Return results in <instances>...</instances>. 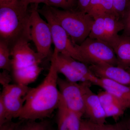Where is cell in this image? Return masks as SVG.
Masks as SVG:
<instances>
[{
    "label": "cell",
    "instance_id": "cell-1",
    "mask_svg": "<svg viewBox=\"0 0 130 130\" xmlns=\"http://www.w3.org/2000/svg\"><path fill=\"white\" fill-rule=\"evenodd\" d=\"M56 51L54 50L49 71L44 80L36 88H31L27 95L19 119L37 120L47 119L58 109L61 98L58 88V73L56 65Z\"/></svg>",
    "mask_w": 130,
    "mask_h": 130
},
{
    "label": "cell",
    "instance_id": "cell-2",
    "mask_svg": "<svg viewBox=\"0 0 130 130\" xmlns=\"http://www.w3.org/2000/svg\"><path fill=\"white\" fill-rule=\"evenodd\" d=\"M28 6L21 0L0 5V40L6 42L10 49L20 40L31 41Z\"/></svg>",
    "mask_w": 130,
    "mask_h": 130
},
{
    "label": "cell",
    "instance_id": "cell-3",
    "mask_svg": "<svg viewBox=\"0 0 130 130\" xmlns=\"http://www.w3.org/2000/svg\"><path fill=\"white\" fill-rule=\"evenodd\" d=\"M50 7L55 18L73 43L80 45L89 37L94 19L77 9L63 10Z\"/></svg>",
    "mask_w": 130,
    "mask_h": 130
},
{
    "label": "cell",
    "instance_id": "cell-4",
    "mask_svg": "<svg viewBox=\"0 0 130 130\" xmlns=\"http://www.w3.org/2000/svg\"><path fill=\"white\" fill-rule=\"evenodd\" d=\"M86 64H109L118 66L113 48L102 40L87 38L80 45L75 44Z\"/></svg>",
    "mask_w": 130,
    "mask_h": 130
},
{
    "label": "cell",
    "instance_id": "cell-5",
    "mask_svg": "<svg viewBox=\"0 0 130 130\" xmlns=\"http://www.w3.org/2000/svg\"><path fill=\"white\" fill-rule=\"evenodd\" d=\"M38 11L46 20L51 29L54 49L59 53L72 57L85 63L78 50L68 35L59 24L51 12L50 7L44 5Z\"/></svg>",
    "mask_w": 130,
    "mask_h": 130
},
{
    "label": "cell",
    "instance_id": "cell-6",
    "mask_svg": "<svg viewBox=\"0 0 130 130\" xmlns=\"http://www.w3.org/2000/svg\"><path fill=\"white\" fill-rule=\"evenodd\" d=\"M30 8V36L37 52L44 59L49 56L53 42L51 29L47 22L41 18L38 5L31 4Z\"/></svg>",
    "mask_w": 130,
    "mask_h": 130
},
{
    "label": "cell",
    "instance_id": "cell-7",
    "mask_svg": "<svg viewBox=\"0 0 130 130\" xmlns=\"http://www.w3.org/2000/svg\"><path fill=\"white\" fill-rule=\"evenodd\" d=\"M31 88L28 86L16 83L10 84L3 87L0 98L6 109L7 121L19 118Z\"/></svg>",
    "mask_w": 130,
    "mask_h": 130
},
{
    "label": "cell",
    "instance_id": "cell-8",
    "mask_svg": "<svg viewBox=\"0 0 130 130\" xmlns=\"http://www.w3.org/2000/svg\"><path fill=\"white\" fill-rule=\"evenodd\" d=\"M57 83L61 97L68 107L83 116L85 102L81 83H74L59 77Z\"/></svg>",
    "mask_w": 130,
    "mask_h": 130
},
{
    "label": "cell",
    "instance_id": "cell-9",
    "mask_svg": "<svg viewBox=\"0 0 130 130\" xmlns=\"http://www.w3.org/2000/svg\"><path fill=\"white\" fill-rule=\"evenodd\" d=\"M29 41L20 40L11 48L12 70H18L40 65L44 58L31 48Z\"/></svg>",
    "mask_w": 130,
    "mask_h": 130
},
{
    "label": "cell",
    "instance_id": "cell-10",
    "mask_svg": "<svg viewBox=\"0 0 130 130\" xmlns=\"http://www.w3.org/2000/svg\"><path fill=\"white\" fill-rule=\"evenodd\" d=\"M85 102L84 115L96 125L105 124L107 117L97 94L91 89L92 84L89 81L81 82Z\"/></svg>",
    "mask_w": 130,
    "mask_h": 130
},
{
    "label": "cell",
    "instance_id": "cell-11",
    "mask_svg": "<svg viewBox=\"0 0 130 130\" xmlns=\"http://www.w3.org/2000/svg\"><path fill=\"white\" fill-rule=\"evenodd\" d=\"M90 70L99 78H106L130 86V73L117 66L109 64L90 65Z\"/></svg>",
    "mask_w": 130,
    "mask_h": 130
},
{
    "label": "cell",
    "instance_id": "cell-12",
    "mask_svg": "<svg viewBox=\"0 0 130 130\" xmlns=\"http://www.w3.org/2000/svg\"><path fill=\"white\" fill-rule=\"evenodd\" d=\"M57 110L58 130H80L83 116L68 108L61 97Z\"/></svg>",
    "mask_w": 130,
    "mask_h": 130
},
{
    "label": "cell",
    "instance_id": "cell-13",
    "mask_svg": "<svg viewBox=\"0 0 130 130\" xmlns=\"http://www.w3.org/2000/svg\"><path fill=\"white\" fill-rule=\"evenodd\" d=\"M93 85H97L113 95L130 108V86L118 83L110 79L97 77Z\"/></svg>",
    "mask_w": 130,
    "mask_h": 130
},
{
    "label": "cell",
    "instance_id": "cell-14",
    "mask_svg": "<svg viewBox=\"0 0 130 130\" xmlns=\"http://www.w3.org/2000/svg\"><path fill=\"white\" fill-rule=\"evenodd\" d=\"M97 95L107 118L111 117L118 120L128 109L120 100L106 91H100Z\"/></svg>",
    "mask_w": 130,
    "mask_h": 130
},
{
    "label": "cell",
    "instance_id": "cell-15",
    "mask_svg": "<svg viewBox=\"0 0 130 130\" xmlns=\"http://www.w3.org/2000/svg\"><path fill=\"white\" fill-rule=\"evenodd\" d=\"M117 60V66L127 70L130 67V36L118 35L110 43Z\"/></svg>",
    "mask_w": 130,
    "mask_h": 130
},
{
    "label": "cell",
    "instance_id": "cell-16",
    "mask_svg": "<svg viewBox=\"0 0 130 130\" xmlns=\"http://www.w3.org/2000/svg\"><path fill=\"white\" fill-rule=\"evenodd\" d=\"M55 50L56 51V67L58 73L63 74L66 79L71 82L81 83L87 81L83 75L78 72L70 64L66 55L59 53Z\"/></svg>",
    "mask_w": 130,
    "mask_h": 130
},
{
    "label": "cell",
    "instance_id": "cell-17",
    "mask_svg": "<svg viewBox=\"0 0 130 130\" xmlns=\"http://www.w3.org/2000/svg\"><path fill=\"white\" fill-rule=\"evenodd\" d=\"M43 68L40 65H36L25 68L12 71L13 80L15 83L28 86L35 82Z\"/></svg>",
    "mask_w": 130,
    "mask_h": 130
},
{
    "label": "cell",
    "instance_id": "cell-18",
    "mask_svg": "<svg viewBox=\"0 0 130 130\" xmlns=\"http://www.w3.org/2000/svg\"><path fill=\"white\" fill-rule=\"evenodd\" d=\"M105 19V35L104 41L109 44L118 36L120 31L124 30L122 20L114 14L104 15Z\"/></svg>",
    "mask_w": 130,
    "mask_h": 130
},
{
    "label": "cell",
    "instance_id": "cell-19",
    "mask_svg": "<svg viewBox=\"0 0 130 130\" xmlns=\"http://www.w3.org/2000/svg\"><path fill=\"white\" fill-rule=\"evenodd\" d=\"M53 128L50 122L46 119L40 121L22 120L18 130H51Z\"/></svg>",
    "mask_w": 130,
    "mask_h": 130
},
{
    "label": "cell",
    "instance_id": "cell-20",
    "mask_svg": "<svg viewBox=\"0 0 130 130\" xmlns=\"http://www.w3.org/2000/svg\"><path fill=\"white\" fill-rule=\"evenodd\" d=\"M11 50L8 44L0 40V68L3 70L11 72L12 70V60Z\"/></svg>",
    "mask_w": 130,
    "mask_h": 130
},
{
    "label": "cell",
    "instance_id": "cell-21",
    "mask_svg": "<svg viewBox=\"0 0 130 130\" xmlns=\"http://www.w3.org/2000/svg\"><path fill=\"white\" fill-rule=\"evenodd\" d=\"M94 19V23L89 37L91 39L104 41L105 35L104 15L98 16Z\"/></svg>",
    "mask_w": 130,
    "mask_h": 130
},
{
    "label": "cell",
    "instance_id": "cell-22",
    "mask_svg": "<svg viewBox=\"0 0 130 130\" xmlns=\"http://www.w3.org/2000/svg\"><path fill=\"white\" fill-rule=\"evenodd\" d=\"M106 14H114L119 16L115 11L113 0H104L101 5L91 16L94 19L98 16Z\"/></svg>",
    "mask_w": 130,
    "mask_h": 130
},
{
    "label": "cell",
    "instance_id": "cell-23",
    "mask_svg": "<svg viewBox=\"0 0 130 130\" xmlns=\"http://www.w3.org/2000/svg\"><path fill=\"white\" fill-rule=\"evenodd\" d=\"M48 6L63 10L74 9L77 7V0H48Z\"/></svg>",
    "mask_w": 130,
    "mask_h": 130
},
{
    "label": "cell",
    "instance_id": "cell-24",
    "mask_svg": "<svg viewBox=\"0 0 130 130\" xmlns=\"http://www.w3.org/2000/svg\"><path fill=\"white\" fill-rule=\"evenodd\" d=\"M116 13L122 19L130 6V0H113Z\"/></svg>",
    "mask_w": 130,
    "mask_h": 130
},
{
    "label": "cell",
    "instance_id": "cell-25",
    "mask_svg": "<svg viewBox=\"0 0 130 130\" xmlns=\"http://www.w3.org/2000/svg\"><path fill=\"white\" fill-rule=\"evenodd\" d=\"M94 130H127L125 121L112 124L95 125Z\"/></svg>",
    "mask_w": 130,
    "mask_h": 130
},
{
    "label": "cell",
    "instance_id": "cell-26",
    "mask_svg": "<svg viewBox=\"0 0 130 130\" xmlns=\"http://www.w3.org/2000/svg\"><path fill=\"white\" fill-rule=\"evenodd\" d=\"M121 20L124 26L123 35L130 36V6Z\"/></svg>",
    "mask_w": 130,
    "mask_h": 130
},
{
    "label": "cell",
    "instance_id": "cell-27",
    "mask_svg": "<svg viewBox=\"0 0 130 130\" xmlns=\"http://www.w3.org/2000/svg\"><path fill=\"white\" fill-rule=\"evenodd\" d=\"M104 0H90L85 12L91 16L101 5Z\"/></svg>",
    "mask_w": 130,
    "mask_h": 130
},
{
    "label": "cell",
    "instance_id": "cell-28",
    "mask_svg": "<svg viewBox=\"0 0 130 130\" xmlns=\"http://www.w3.org/2000/svg\"><path fill=\"white\" fill-rule=\"evenodd\" d=\"M9 72L6 70H3L0 73V83L3 87L10 84L13 80L12 76L9 74Z\"/></svg>",
    "mask_w": 130,
    "mask_h": 130
},
{
    "label": "cell",
    "instance_id": "cell-29",
    "mask_svg": "<svg viewBox=\"0 0 130 130\" xmlns=\"http://www.w3.org/2000/svg\"><path fill=\"white\" fill-rule=\"evenodd\" d=\"M21 123V120L18 122L8 121L0 125V130H18Z\"/></svg>",
    "mask_w": 130,
    "mask_h": 130
},
{
    "label": "cell",
    "instance_id": "cell-30",
    "mask_svg": "<svg viewBox=\"0 0 130 130\" xmlns=\"http://www.w3.org/2000/svg\"><path fill=\"white\" fill-rule=\"evenodd\" d=\"M7 116L6 109L2 100L0 98V125L7 121Z\"/></svg>",
    "mask_w": 130,
    "mask_h": 130
},
{
    "label": "cell",
    "instance_id": "cell-31",
    "mask_svg": "<svg viewBox=\"0 0 130 130\" xmlns=\"http://www.w3.org/2000/svg\"><path fill=\"white\" fill-rule=\"evenodd\" d=\"M95 125L89 120H82L80 130H94Z\"/></svg>",
    "mask_w": 130,
    "mask_h": 130
},
{
    "label": "cell",
    "instance_id": "cell-32",
    "mask_svg": "<svg viewBox=\"0 0 130 130\" xmlns=\"http://www.w3.org/2000/svg\"><path fill=\"white\" fill-rule=\"evenodd\" d=\"M90 0H77V9L85 12Z\"/></svg>",
    "mask_w": 130,
    "mask_h": 130
},
{
    "label": "cell",
    "instance_id": "cell-33",
    "mask_svg": "<svg viewBox=\"0 0 130 130\" xmlns=\"http://www.w3.org/2000/svg\"><path fill=\"white\" fill-rule=\"evenodd\" d=\"M21 1L28 6L33 4L39 5L40 3H43L47 6L48 5V0H21Z\"/></svg>",
    "mask_w": 130,
    "mask_h": 130
},
{
    "label": "cell",
    "instance_id": "cell-34",
    "mask_svg": "<svg viewBox=\"0 0 130 130\" xmlns=\"http://www.w3.org/2000/svg\"><path fill=\"white\" fill-rule=\"evenodd\" d=\"M17 0H0V5H6L15 2Z\"/></svg>",
    "mask_w": 130,
    "mask_h": 130
},
{
    "label": "cell",
    "instance_id": "cell-35",
    "mask_svg": "<svg viewBox=\"0 0 130 130\" xmlns=\"http://www.w3.org/2000/svg\"><path fill=\"white\" fill-rule=\"evenodd\" d=\"M127 130H130V116L129 118L125 121Z\"/></svg>",
    "mask_w": 130,
    "mask_h": 130
},
{
    "label": "cell",
    "instance_id": "cell-36",
    "mask_svg": "<svg viewBox=\"0 0 130 130\" xmlns=\"http://www.w3.org/2000/svg\"><path fill=\"white\" fill-rule=\"evenodd\" d=\"M127 70V71H128L130 73V67L129 68H128V70Z\"/></svg>",
    "mask_w": 130,
    "mask_h": 130
},
{
    "label": "cell",
    "instance_id": "cell-37",
    "mask_svg": "<svg viewBox=\"0 0 130 130\" xmlns=\"http://www.w3.org/2000/svg\"><path fill=\"white\" fill-rule=\"evenodd\" d=\"M55 130L53 128V129H52V130Z\"/></svg>",
    "mask_w": 130,
    "mask_h": 130
}]
</instances>
